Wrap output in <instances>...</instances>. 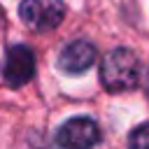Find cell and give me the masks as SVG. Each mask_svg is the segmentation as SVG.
Returning a JSON list of instances; mask_svg holds the SVG:
<instances>
[{"mask_svg": "<svg viewBox=\"0 0 149 149\" xmlns=\"http://www.w3.org/2000/svg\"><path fill=\"white\" fill-rule=\"evenodd\" d=\"M142 65L133 49L116 47L112 49L100 65V81L109 93H123L140 84Z\"/></svg>", "mask_w": 149, "mask_h": 149, "instance_id": "1", "label": "cell"}, {"mask_svg": "<svg viewBox=\"0 0 149 149\" xmlns=\"http://www.w3.org/2000/svg\"><path fill=\"white\" fill-rule=\"evenodd\" d=\"M19 16L30 30L47 33V30H54L63 21L65 2L63 0H21Z\"/></svg>", "mask_w": 149, "mask_h": 149, "instance_id": "2", "label": "cell"}, {"mask_svg": "<svg viewBox=\"0 0 149 149\" xmlns=\"http://www.w3.org/2000/svg\"><path fill=\"white\" fill-rule=\"evenodd\" d=\"M35 74V54L30 47L26 44H12L5 51V61H2V79L7 86L19 88L23 84H28Z\"/></svg>", "mask_w": 149, "mask_h": 149, "instance_id": "3", "label": "cell"}, {"mask_svg": "<svg viewBox=\"0 0 149 149\" xmlns=\"http://www.w3.org/2000/svg\"><path fill=\"white\" fill-rule=\"evenodd\" d=\"M100 142V128L93 119L88 116H74L68 119L58 130H56V144L58 147H72V149H81V147H93Z\"/></svg>", "mask_w": 149, "mask_h": 149, "instance_id": "4", "label": "cell"}, {"mask_svg": "<svg viewBox=\"0 0 149 149\" xmlns=\"http://www.w3.org/2000/svg\"><path fill=\"white\" fill-rule=\"evenodd\" d=\"M95 63V47L88 40H74L63 47L58 56V68L68 74H81Z\"/></svg>", "mask_w": 149, "mask_h": 149, "instance_id": "5", "label": "cell"}, {"mask_svg": "<svg viewBox=\"0 0 149 149\" xmlns=\"http://www.w3.org/2000/svg\"><path fill=\"white\" fill-rule=\"evenodd\" d=\"M128 144H130V147H137V149L149 147V123L137 126V128L128 135Z\"/></svg>", "mask_w": 149, "mask_h": 149, "instance_id": "6", "label": "cell"}, {"mask_svg": "<svg viewBox=\"0 0 149 149\" xmlns=\"http://www.w3.org/2000/svg\"><path fill=\"white\" fill-rule=\"evenodd\" d=\"M144 86H147V93H149V70H147V81H144Z\"/></svg>", "mask_w": 149, "mask_h": 149, "instance_id": "7", "label": "cell"}]
</instances>
